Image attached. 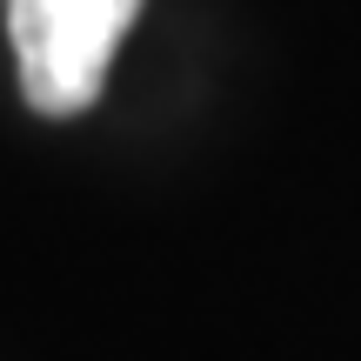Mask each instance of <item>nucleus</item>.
Returning a JSON list of instances; mask_svg holds the SVG:
<instances>
[{"label": "nucleus", "mask_w": 361, "mask_h": 361, "mask_svg": "<svg viewBox=\"0 0 361 361\" xmlns=\"http://www.w3.org/2000/svg\"><path fill=\"white\" fill-rule=\"evenodd\" d=\"M141 0H7V40L20 61V94L34 114H87L107 87L121 34Z\"/></svg>", "instance_id": "1"}]
</instances>
